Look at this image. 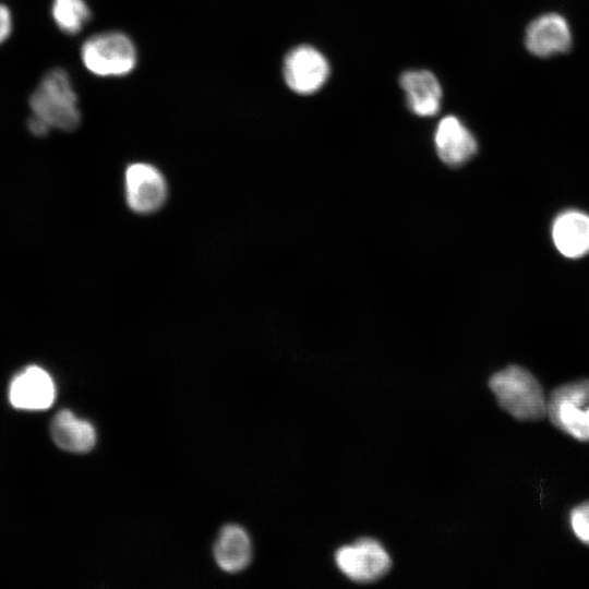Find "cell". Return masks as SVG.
Returning a JSON list of instances; mask_svg holds the SVG:
<instances>
[{
  "instance_id": "2",
  "label": "cell",
  "mask_w": 589,
  "mask_h": 589,
  "mask_svg": "<svg viewBox=\"0 0 589 589\" xmlns=\"http://www.w3.org/2000/svg\"><path fill=\"white\" fill-rule=\"evenodd\" d=\"M498 405L515 419L536 421L548 412V400L537 378L519 365H509L489 381Z\"/></svg>"
},
{
  "instance_id": "10",
  "label": "cell",
  "mask_w": 589,
  "mask_h": 589,
  "mask_svg": "<svg viewBox=\"0 0 589 589\" xmlns=\"http://www.w3.org/2000/svg\"><path fill=\"white\" fill-rule=\"evenodd\" d=\"M527 49L537 57H551L570 48L572 33L566 20L556 13L534 19L525 35Z\"/></svg>"
},
{
  "instance_id": "13",
  "label": "cell",
  "mask_w": 589,
  "mask_h": 589,
  "mask_svg": "<svg viewBox=\"0 0 589 589\" xmlns=\"http://www.w3.org/2000/svg\"><path fill=\"white\" fill-rule=\"evenodd\" d=\"M50 435L59 448L71 453L89 452L96 443L94 426L68 409L60 410L52 418Z\"/></svg>"
},
{
  "instance_id": "18",
  "label": "cell",
  "mask_w": 589,
  "mask_h": 589,
  "mask_svg": "<svg viewBox=\"0 0 589 589\" xmlns=\"http://www.w3.org/2000/svg\"><path fill=\"white\" fill-rule=\"evenodd\" d=\"M27 125L29 131L36 136H44L50 130V128L45 122L34 116L28 119Z\"/></svg>"
},
{
  "instance_id": "14",
  "label": "cell",
  "mask_w": 589,
  "mask_h": 589,
  "mask_svg": "<svg viewBox=\"0 0 589 589\" xmlns=\"http://www.w3.org/2000/svg\"><path fill=\"white\" fill-rule=\"evenodd\" d=\"M252 544L247 531L238 525L225 526L214 544V558L227 573L243 570L251 562Z\"/></svg>"
},
{
  "instance_id": "12",
  "label": "cell",
  "mask_w": 589,
  "mask_h": 589,
  "mask_svg": "<svg viewBox=\"0 0 589 589\" xmlns=\"http://www.w3.org/2000/svg\"><path fill=\"white\" fill-rule=\"evenodd\" d=\"M408 108L419 117H432L441 107L442 87L436 76L426 70H409L399 77Z\"/></svg>"
},
{
  "instance_id": "11",
  "label": "cell",
  "mask_w": 589,
  "mask_h": 589,
  "mask_svg": "<svg viewBox=\"0 0 589 589\" xmlns=\"http://www.w3.org/2000/svg\"><path fill=\"white\" fill-rule=\"evenodd\" d=\"M434 142L440 158L449 166H460L477 152V141L455 116L444 117L437 124Z\"/></svg>"
},
{
  "instance_id": "15",
  "label": "cell",
  "mask_w": 589,
  "mask_h": 589,
  "mask_svg": "<svg viewBox=\"0 0 589 589\" xmlns=\"http://www.w3.org/2000/svg\"><path fill=\"white\" fill-rule=\"evenodd\" d=\"M55 23L65 34H77L91 20L92 12L85 0H52Z\"/></svg>"
},
{
  "instance_id": "4",
  "label": "cell",
  "mask_w": 589,
  "mask_h": 589,
  "mask_svg": "<svg viewBox=\"0 0 589 589\" xmlns=\"http://www.w3.org/2000/svg\"><path fill=\"white\" fill-rule=\"evenodd\" d=\"M546 414L562 432L578 441H589V380L554 389L548 399Z\"/></svg>"
},
{
  "instance_id": "17",
  "label": "cell",
  "mask_w": 589,
  "mask_h": 589,
  "mask_svg": "<svg viewBox=\"0 0 589 589\" xmlns=\"http://www.w3.org/2000/svg\"><path fill=\"white\" fill-rule=\"evenodd\" d=\"M12 31L11 12L7 5L0 3V45L10 36Z\"/></svg>"
},
{
  "instance_id": "9",
  "label": "cell",
  "mask_w": 589,
  "mask_h": 589,
  "mask_svg": "<svg viewBox=\"0 0 589 589\" xmlns=\"http://www.w3.org/2000/svg\"><path fill=\"white\" fill-rule=\"evenodd\" d=\"M551 239L557 252L567 259H581L589 253V214L568 208L551 224Z\"/></svg>"
},
{
  "instance_id": "1",
  "label": "cell",
  "mask_w": 589,
  "mask_h": 589,
  "mask_svg": "<svg viewBox=\"0 0 589 589\" xmlns=\"http://www.w3.org/2000/svg\"><path fill=\"white\" fill-rule=\"evenodd\" d=\"M29 106L32 116L50 129L71 132L81 123L77 96L63 69H52L45 74L29 98Z\"/></svg>"
},
{
  "instance_id": "16",
  "label": "cell",
  "mask_w": 589,
  "mask_h": 589,
  "mask_svg": "<svg viewBox=\"0 0 589 589\" xmlns=\"http://www.w3.org/2000/svg\"><path fill=\"white\" fill-rule=\"evenodd\" d=\"M569 522L576 538L589 546V502L572 509Z\"/></svg>"
},
{
  "instance_id": "3",
  "label": "cell",
  "mask_w": 589,
  "mask_h": 589,
  "mask_svg": "<svg viewBox=\"0 0 589 589\" xmlns=\"http://www.w3.org/2000/svg\"><path fill=\"white\" fill-rule=\"evenodd\" d=\"M84 67L100 77H119L130 74L137 63L133 40L118 31L103 32L87 38L81 47Z\"/></svg>"
},
{
  "instance_id": "7",
  "label": "cell",
  "mask_w": 589,
  "mask_h": 589,
  "mask_svg": "<svg viewBox=\"0 0 589 589\" xmlns=\"http://www.w3.org/2000/svg\"><path fill=\"white\" fill-rule=\"evenodd\" d=\"M124 190L128 206L136 214L159 211L168 197L164 175L147 163H134L124 172Z\"/></svg>"
},
{
  "instance_id": "8",
  "label": "cell",
  "mask_w": 589,
  "mask_h": 589,
  "mask_svg": "<svg viewBox=\"0 0 589 589\" xmlns=\"http://www.w3.org/2000/svg\"><path fill=\"white\" fill-rule=\"evenodd\" d=\"M56 398L55 383L44 369L31 365L12 380L9 387L11 405L22 410H45Z\"/></svg>"
},
{
  "instance_id": "6",
  "label": "cell",
  "mask_w": 589,
  "mask_h": 589,
  "mask_svg": "<svg viewBox=\"0 0 589 589\" xmlns=\"http://www.w3.org/2000/svg\"><path fill=\"white\" fill-rule=\"evenodd\" d=\"M329 63L325 56L310 45H299L289 50L283 64L287 86L300 95L320 91L329 76Z\"/></svg>"
},
{
  "instance_id": "5",
  "label": "cell",
  "mask_w": 589,
  "mask_h": 589,
  "mask_svg": "<svg viewBox=\"0 0 589 589\" xmlns=\"http://www.w3.org/2000/svg\"><path fill=\"white\" fill-rule=\"evenodd\" d=\"M335 562L347 578L360 584L381 579L392 566L390 556L384 546L369 538L338 549Z\"/></svg>"
}]
</instances>
